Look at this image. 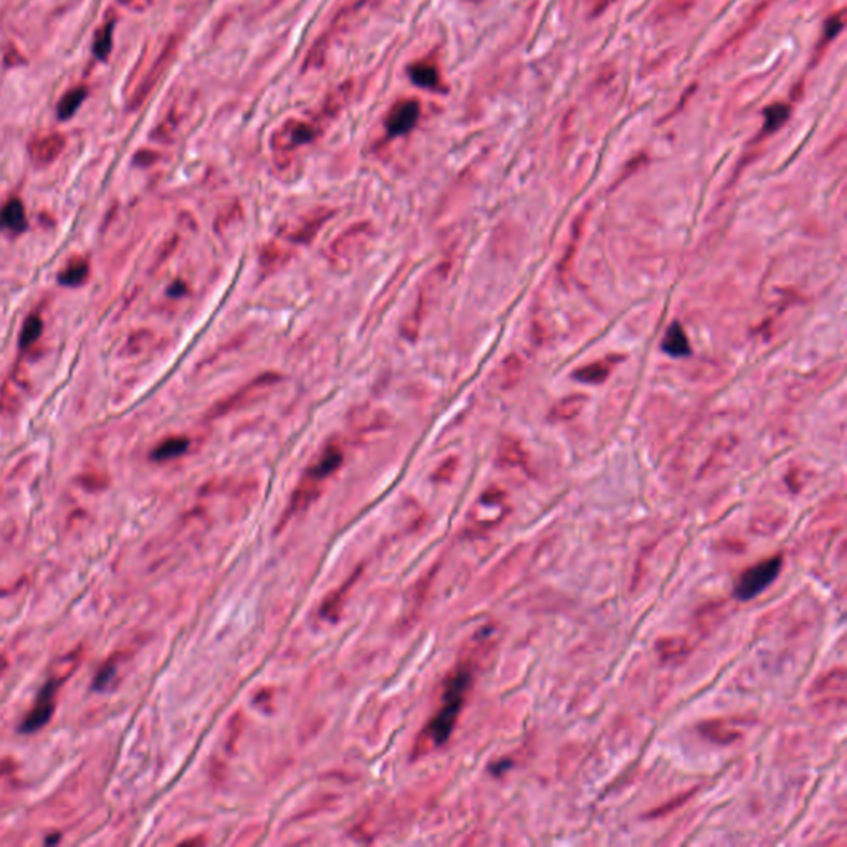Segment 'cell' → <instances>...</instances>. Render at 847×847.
<instances>
[{
  "instance_id": "3957f363",
  "label": "cell",
  "mask_w": 847,
  "mask_h": 847,
  "mask_svg": "<svg viewBox=\"0 0 847 847\" xmlns=\"http://www.w3.org/2000/svg\"><path fill=\"white\" fill-rule=\"evenodd\" d=\"M331 119L321 111L313 118H288L272 134L270 146L278 164H285L298 149L313 144Z\"/></svg>"
},
{
  "instance_id": "4dcf8cb0",
  "label": "cell",
  "mask_w": 847,
  "mask_h": 847,
  "mask_svg": "<svg viewBox=\"0 0 847 847\" xmlns=\"http://www.w3.org/2000/svg\"><path fill=\"white\" fill-rule=\"evenodd\" d=\"M5 669H7V659H5L4 655H0V674H2Z\"/></svg>"
},
{
  "instance_id": "7a4b0ae2",
  "label": "cell",
  "mask_w": 847,
  "mask_h": 847,
  "mask_svg": "<svg viewBox=\"0 0 847 847\" xmlns=\"http://www.w3.org/2000/svg\"><path fill=\"white\" fill-rule=\"evenodd\" d=\"M343 462H345V450L343 445L338 441L328 442L321 452L315 457V460L310 463L303 477L298 482V485L293 492L290 506L283 516V521L290 520L292 516L300 515L305 510L310 508L321 495L325 483L340 470Z\"/></svg>"
},
{
  "instance_id": "9a60e30c",
  "label": "cell",
  "mask_w": 847,
  "mask_h": 847,
  "mask_svg": "<svg viewBox=\"0 0 847 847\" xmlns=\"http://www.w3.org/2000/svg\"><path fill=\"white\" fill-rule=\"evenodd\" d=\"M187 448H189V438H186L184 436H172V437H167L166 441H162L156 448H154L151 453V458L156 462H167V460H172V458L181 457L182 453H186Z\"/></svg>"
},
{
  "instance_id": "484cf974",
  "label": "cell",
  "mask_w": 847,
  "mask_h": 847,
  "mask_svg": "<svg viewBox=\"0 0 847 847\" xmlns=\"http://www.w3.org/2000/svg\"><path fill=\"white\" fill-rule=\"evenodd\" d=\"M687 651V644L684 639H677V637H670V639H662L657 642V652H659L662 659H675V657H679L682 654H685Z\"/></svg>"
},
{
  "instance_id": "d6986e66",
  "label": "cell",
  "mask_w": 847,
  "mask_h": 847,
  "mask_svg": "<svg viewBox=\"0 0 847 847\" xmlns=\"http://www.w3.org/2000/svg\"><path fill=\"white\" fill-rule=\"evenodd\" d=\"M662 348H664L665 353H669V355H672V356L689 355L690 345H689V340H687V335L680 328V325L674 323V325L670 326V330L667 331Z\"/></svg>"
},
{
  "instance_id": "ffe728a7",
  "label": "cell",
  "mask_w": 847,
  "mask_h": 847,
  "mask_svg": "<svg viewBox=\"0 0 847 847\" xmlns=\"http://www.w3.org/2000/svg\"><path fill=\"white\" fill-rule=\"evenodd\" d=\"M585 402H586V397L582 394H571L565 397V399H561L558 404L553 407L550 417L556 421H568V419H572V417L577 416L581 412L582 407H585Z\"/></svg>"
},
{
  "instance_id": "7c38bea8",
  "label": "cell",
  "mask_w": 847,
  "mask_h": 847,
  "mask_svg": "<svg viewBox=\"0 0 847 847\" xmlns=\"http://www.w3.org/2000/svg\"><path fill=\"white\" fill-rule=\"evenodd\" d=\"M407 74H409L411 82L417 84V87L436 89V92L442 89L441 72H438L437 65L432 60H419V62L411 63L409 68H407Z\"/></svg>"
},
{
  "instance_id": "5b68a950",
  "label": "cell",
  "mask_w": 847,
  "mask_h": 847,
  "mask_svg": "<svg viewBox=\"0 0 847 847\" xmlns=\"http://www.w3.org/2000/svg\"><path fill=\"white\" fill-rule=\"evenodd\" d=\"M280 381H282V376L277 375V372H263V375L257 376L255 380L247 382V384L240 387L237 392H233V394L223 397L222 401H218L217 406L211 411L212 419L223 417V416L231 414V412L243 409V407L250 406V404H253V402H258L262 397H265L268 392H270Z\"/></svg>"
},
{
  "instance_id": "8fae6325",
  "label": "cell",
  "mask_w": 847,
  "mask_h": 847,
  "mask_svg": "<svg viewBox=\"0 0 847 847\" xmlns=\"http://www.w3.org/2000/svg\"><path fill=\"white\" fill-rule=\"evenodd\" d=\"M65 149L63 134H48L30 146V157L37 166H48L57 159Z\"/></svg>"
},
{
  "instance_id": "6da1fadb",
  "label": "cell",
  "mask_w": 847,
  "mask_h": 847,
  "mask_svg": "<svg viewBox=\"0 0 847 847\" xmlns=\"http://www.w3.org/2000/svg\"><path fill=\"white\" fill-rule=\"evenodd\" d=\"M473 682V669L470 662H462L448 674L445 684H443L442 704L438 707L436 715L428 720L422 731L417 736L412 758H422L431 755L432 751L441 748L450 738L453 729L458 720V715L463 709Z\"/></svg>"
},
{
  "instance_id": "ba28073f",
  "label": "cell",
  "mask_w": 847,
  "mask_h": 847,
  "mask_svg": "<svg viewBox=\"0 0 847 847\" xmlns=\"http://www.w3.org/2000/svg\"><path fill=\"white\" fill-rule=\"evenodd\" d=\"M333 216H335V211L330 207L320 206L311 209V211L303 212L301 216L287 222L282 227L280 237L285 238L287 242L295 243V245H305V243L311 242L318 236L320 228L328 221H331Z\"/></svg>"
},
{
  "instance_id": "277c9868",
  "label": "cell",
  "mask_w": 847,
  "mask_h": 847,
  "mask_svg": "<svg viewBox=\"0 0 847 847\" xmlns=\"http://www.w3.org/2000/svg\"><path fill=\"white\" fill-rule=\"evenodd\" d=\"M366 2L367 0H351L350 4H346L345 7L338 12L336 17L333 18V22L330 23V27H328L325 32L316 38V42L313 43V47L306 55L305 62H303V72H316V70H321L325 67L331 45L335 43V40L340 37L341 33H345L346 30L350 28V25L355 22V18L360 15Z\"/></svg>"
},
{
  "instance_id": "30bf717a",
  "label": "cell",
  "mask_w": 847,
  "mask_h": 847,
  "mask_svg": "<svg viewBox=\"0 0 847 847\" xmlns=\"http://www.w3.org/2000/svg\"><path fill=\"white\" fill-rule=\"evenodd\" d=\"M421 116V101L416 98H402L389 108L384 116L387 136H404L414 129Z\"/></svg>"
},
{
  "instance_id": "44dd1931",
  "label": "cell",
  "mask_w": 847,
  "mask_h": 847,
  "mask_svg": "<svg viewBox=\"0 0 847 847\" xmlns=\"http://www.w3.org/2000/svg\"><path fill=\"white\" fill-rule=\"evenodd\" d=\"M84 98H87V88L78 87V88L70 89V92L65 94L62 99H60L58 118L68 119L70 116H73V114L77 113V109L82 106Z\"/></svg>"
},
{
  "instance_id": "f546056e",
  "label": "cell",
  "mask_w": 847,
  "mask_h": 847,
  "mask_svg": "<svg viewBox=\"0 0 847 847\" xmlns=\"http://www.w3.org/2000/svg\"><path fill=\"white\" fill-rule=\"evenodd\" d=\"M118 2L124 5V7L136 10V12H144L153 5V0H118Z\"/></svg>"
},
{
  "instance_id": "603a6c76",
  "label": "cell",
  "mask_w": 847,
  "mask_h": 847,
  "mask_svg": "<svg viewBox=\"0 0 847 847\" xmlns=\"http://www.w3.org/2000/svg\"><path fill=\"white\" fill-rule=\"evenodd\" d=\"M42 331H43V323H42V320H40V316H37V315L28 316L22 328V331H20V348L32 346L33 343L38 340L40 335H42Z\"/></svg>"
},
{
  "instance_id": "4316f807",
  "label": "cell",
  "mask_w": 847,
  "mask_h": 847,
  "mask_svg": "<svg viewBox=\"0 0 847 847\" xmlns=\"http://www.w3.org/2000/svg\"><path fill=\"white\" fill-rule=\"evenodd\" d=\"M114 674H116V662H114V660H108L106 664H104L101 667V670L98 672L96 679H94L93 689L94 690H103L104 687L108 685V682L113 679Z\"/></svg>"
},
{
  "instance_id": "9c48e42d",
  "label": "cell",
  "mask_w": 847,
  "mask_h": 847,
  "mask_svg": "<svg viewBox=\"0 0 847 847\" xmlns=\"http://www.w3.org/2000/svg\"><path fill=\"white\" fill-rule=\"evenodd\" d=\"M372 233H375V228L367 222H358L355 226L348 227L330 243V248L326 252L328 258L336 263L351 260L370 243Z\"/></svg>"
},
{
  "instance_id": "d4e9b609",
  "label": "cell",
  "mask_w": 847,
  "mask_h": 847,
  "mask_svg": "<svg viewBox=\"0 0 847 847\" xmlns=\"http://www.w3.org/2000/svg\"><path fill=\"white\" fill-rule=\"evenodd\" d=\"M111 47H113V22H108L104 23L101 30L96 33V40H94V55L99 60H106L109 52H111Z\"/></svg>"
},
{
  "instance_id": "7402d4cb",
  "label": "cell",
  "mask_w": 847,
  "mask_h": 847,
  "mask_svg": "<svg viewBox=\"0 0 847 847\" xmlns=\"http://www.w3.org/2000/svg\"><path fill=\"white\" fill-rule=\"evenodd\" d=\"M285 258H287V252L282 250L277 243H267V245L262 248L260 263H262L263 270H267V272L277 270V268H280L283 263H285Z\"/></svg>"
},
{
  "instance_id": "83f0119b",
  "label": "cell",
  "mask_w": 847,
  "mask_h": 847,
  "mask_svg": "<svg viewBox=\"0 0 847 847\" xmlns=\"http://www.w3.org/2000/svg\"><path fill=\"white\" fill-rule=\"evenodd\" d=\"M786 116H788V109L781 106V104H776V106L770 108L768 111H766V129L773 131V129L781 126V123L785 121Z\"/></svg>"
},
{
  "instance_id": "ac0fdd59",
  "label": "cell",
  "mask_w": 847,
  "mask_h": 847,
  "mask_svg": "<svg viewBox=\"0 0 847 847\" xmlns=\"http://www.w3.org/2000/svg\"><path fill=\"white\" fill-rule=\"evenodd\" d=\"M88 273L89 267L87 260H83V258H74V260L70 262L68 265L63 268L58 280L65 287H79L88 278Z\"/></svg>"
},
{
  "instance_id": "4fadbf2b",
  "label": "cell",
  "mask_w": 847,
  "mask_h": 847,
  "mask_svg": "<svg viewBox=\"0 0 847 847\" xmlns=\"http://www.w3.org/2000/svg\"><path fill=\"white\" fill-rule=\"evenodd\" d=\"M0 227L12 233H20L27 227L25 209L20 199L12 197L0 207Z\"/></svg>"
},
{
  "instance_id": "e0dca14e",
  "label": "cell",
  "mask_w": 847,
  "mask_h": 847,
  "mask_svg": "<svg viewBox=\"0 0 847 847\" xmlns=\"http://www.w3.org/2000/svg\"><path fill=\"white\" fill-rule=\"evenodd\" d=\"M53 710L55 704H37L33 707V710L25 716L22 725H20V731L22 733H33V731L40 730L52 719Z\"/></svg>"
},
{
  "instance_id": "5bb4252c",
  "label": "cell",
  "mask_w": 847,
  "mask_h": 847,
  "mask_svg": "<svg viewBox=\"0 0 847 847\" xmlns=\"http://www.w3.org/2000/svg\"><path fill=\"white\" fill-rule=\"evenodd\" d=\"M619 360L621 358L611 356L596 362H591V365L581 367V370L575 372V380L586 382V384H601V382H604L607 377H609L611 371L614 370L616 362Z\"/></svg>"
},
{
  "instance_id": "f1b7e54d",
  "label": "cell",
  "mask_w": 847,
  "mask_h": 847,
  "mask_svg": "<svg viewBox=\"0 0 847 847\" xmlns=\"http://www.w3.org/2000/svg\"><path fill=\"white\" fill-rule=\"evenodd\" d=\"M503 370H505V377L506 380H511L513 384V382L518 381V377L521 375V361L518 360L516 356L506 358V361L503 362Z\"/></svg>"
},
{
  "instance_id": "cb8c5ba5",
  "label": "cell",
  "mask_w": 847,
  "mask_h": 847,
  "mask_svg": "<svg viewBox=\"0 0 847 847\" xmlns=\"http://www.w3.org/2000/svg\"><path fill=\"white\" fill-rule=\"evenodd\" d=\"M498 460L503 465H521L523 463V452L520 443L511 438L502 442L500 452H498Z\"/></svg>"
},
{
  "instance_id": "8992f818",
  "label": "cell",
  "mask_w": 847,
  "mask_h": 847,
  "mask_svg": "<svg viewBox=\"0 0 847 847\" xmlns=\"http://www.w3.org/2000/svg\"><path fill=\"white\" fill-rule=\"evenodd\" d=\"M179 43H181V40H179L177 35H171V37L166 40V43H164L161 52L157 53L156 58H154L153 65L149 67L146 74L143 77L141 83L138 84V88L134 89V93L131 94V99H129V103H128V109L134 111V109L141 108V104L149 98V94H151L153 89L157 87V83L161 82L164 73L167 72V68L171 67L174 58H176Z\"/></svg>"
},
{
  "instance_id": "52a82bcc",
  "label": "cell",
  "mask_w": 847,
  "mask_h": 847,
  "mask_svg": "<svg viewBox=\"0 0 847 847\" xmlns=\"http://www.w3.org/2000/svg\"><path fill=\"white\" fill-rule=\"evenodd\" d=\"M781 566H783V556L776 555L748 568V570L740 576V580L735 586L736 599L750 601L761 594V592L778 577Z\"/></svg>"
},
{
  "instance_id": "2e32d148",
  "label": "cell",
  "mask_w": 847,
  "mask_h": 847,
  "mask_svg": "<svg viewBox=\"0 0 847 847\" xmlns=\"http://www.w3.org/2000/svg\"><path fill=\"white\" fill-rule=\"evenodd\" d=\"M18 381V371H15L5 381L2 391H0V411L5 412V414L13 412L15 407H18L20 404V397H22V389H25V386L20 384Z\"/></svg>"
}]
</instances>
